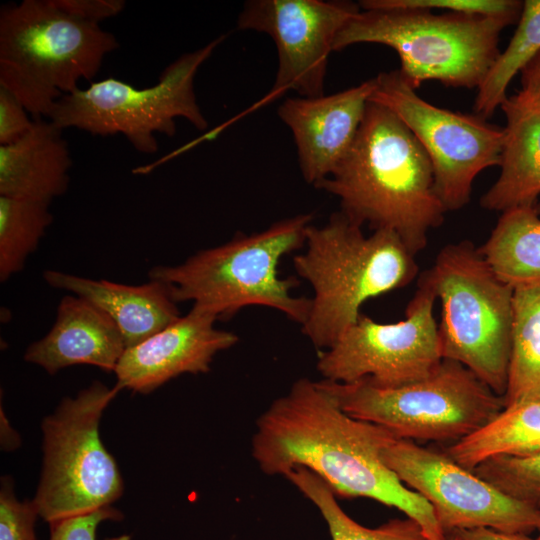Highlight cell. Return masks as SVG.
<instances>
[{
  "label": "cell",
  "mask_w": 540,
  "mask_h": 540,
  "mask_svg": "<svg viewBox=\"0 0 540 540\" xmlns=\"http://www.w3.org/2000/svg\"><path fill=\"white\" fill-rule=\"evenodd\" d=\"M398 439L383 426L354 418L319 381L301 378L258 418L252 456L262 472L285 476L303 466L336 497H365L402 511L430 540H445L431 504L403 484L382 453Z\"/></svg>",
  "instance_id": "obj_1"
},
{
  "label": "cell",
  "mask_w": 540,
  "mask_h": 540,
  "mask_svg": "<svg viewBox=\"0 0 540 540\" xmlns=\"http://www.w3.org/2000/svg\"><path fill=\"white\" fill-rule=\"evenodd\" d=\"M316 188L336 196L360 225L397 234L415 255L447 212L421 144L392 111L370 101L350 150Z\"/></svg>",
  "instance_id": "obj_2"
},
{
  "label": "cell",
  "mask_w": 540,
  "mask_h": 540,
  "mask_svg": "<svg viewBox=\"0 0 540 540\" xmlns=\"http://www.w3.org/2000/svg\"><path fill=\"white\" fill-rule=\"evenodd\" d=\"M413 254L397 234L362 225L342 211L322 226L310 225L295 271L312 287L303 333L319 349L331 347L362 314L371 298L400 289L417 276Z\"/></svg>",
  "instance_id": "obj_3"
},
{
  "label": "cell",
  "mask_w": 540,
  "mask_h": 540,
  "mask_svg": "<svg viewBox=\"0 0 540 540\" xmlns=\"http://www.w3.org/2000/svg\"><path fill=\"white\" fill-rule=\"evenodd\" d=\"M311 222V214H298L260 232L236 235L179 265L153 267L149 278L163 282L176 303L192 301L193 307L218 320L257 305L278 310L302 326L311 300L293 295L298 280L282 278L278 269L283 257L303 248Z\"/></svg>",
  "instance_id": "obj_4"
},
{
  "label": "cell",
  "mask_w": 540,
  "mask_h": 540,
  "mask_svg": "<svg viewBox=\"0 0 540 540\" xmlns=\"http://www.w3.org/2000/svg\"><path fill=\"white\" fill-rule=\"evenodd\" d=\"M337 34L333 51L361 43L382 44L399 56L398 69L413 88L427 80L479 88L498 58L501 31L518 22L493 17L392 6L365 0Z\"/></svg>",
  "instance_id": "obj_5"
},
{
  "label": "cell",
  "mask_w": 540,
  "mask_h": 540,
  "mask_svg": "<svg viewBox=\"0 0 540 540\" xmlns=\"http://www.w3.org/2000/svg\"><path fill=\"white\" fill-rule=\"evenodd\" d=\"M118 47L114 34L51 0L6 4L0 9V86L34 119L49 117L58 100L81 80H92Z\"/></svg>",
  "instance_id": "obj_6"
},
{
  "label": "cell",
  "mask_w": 540,
  "mask_h": 540,
  "mask_svg": "<svg viewBox=\"0 0 540 540\" xmlns=\"http://www.w3.org/2000/svg\"><path fill=\"white\" fill-rule=\"evenodd\" d=\"M425 277L441 304L443 359L456 361L503 397L511 346L514 288L470 241L444 246Z\"/></svg>",
  "instance_id": "obj_7"
},
{
  "label": "cell",
  "mask_w": 540,
  "mask_h": 540,
  "mask_svg": "<svg viewBox=\"0 0 540 540\" xmlns=\"http://www.w3.org/2000/svg\"><path fill=\"white\" fill-rule=\"evenodd\" d=\"M354 418L385 427L400 439L458 441L495 418L503 398L462 364L443 359L428 377L399 387L366 381H319Z\"/></svg>",
  "instance_id": "obj_8"
},
{
  "label": "cell",
  "mask_w": 540,
  "mask_h": 540,
  "mask_svg": "<svg viewBox=\"0 0 540 540\" xmlns=\"http://www.w3.org/2000/svg\"><path fill=\"white\" fill-rule=\"evenodd\" d=\"M220 35L205 46L182 54L160 74L158 82L138 89L109 77L64 95L49 120L58 128H77L92 135H124L139 152L158 151L155 133L172 137L175 120L184 118L205 130L208 122L197 103L194 78L200 66L224 41Z\"/></svg>",
  "instance_id": "obj_9"
},
{
  "label": "cell",
  "mask_w": 540,
  "mask_h": 540,
  "mask_svg": "<svg viewBox=\"0 0 540 540\" xmlns=\"http://www.w3.org/2000/svg\"><path fill=\"white\" fill-rule=\"evenodd\" d=\"M120 390L96 381L43 420V470L32 501L49 524L111 507L122 495L119 469L99 436L102 413Z\"/></svg>",
  "instance_id": "obj_10"
},
{
  "label": "cell",
  "mask_w": 540,
  "mask_h": 540,
  "mask_svg": "<svg viewBox=\"0 0 540 540\" xmlns=\"http://www.w3.org/2000/svg\"><path fill=\"white\" fill-rule=\"evenodd\" d=\"M436 294L422 274L405 318L380 323L361 314L331 347L318 353L317 369L324 380L366 381L394 388L428 377L441 364Z\"/></svg>",
  "instance_id": "obj_11"
},
{
  "label": "cell",
  "mask_w": 540,
  "mask_h": 540,
  "mask_svg": "<svg viewBox=\"0 0 540 540\" xmlns=\"http://www.w3.org/2000/svg\"><path fill=\"white\" fill-rule=\"evenodd\" d=\"M374 79L369 101L392 111L421 144L431 161L435 191L446 211L466 206L476 176L500 165L504 128L478 115L427 102L398 69L380 73Z\"/></svg>",
  "instance_id": "obj_12"
},
{
  "label": "cell",
  "mask_w": 540,
  "mask_h": 540,
  "mask_svg": "<svg viewBox=\"0 0 540 540\" xmlns=\"http://www.w3.org/2000/svg\"><path fill=\"white\" fill-rule=\"evenodd\" d=\"M382 459L431 504L445 534L477 527L529 534L540 526V508L508 496L446 453L398 438Z\"/></svg>",
  "instance_id": "obj_13"
},
{
  "label": "cell",
  "mask_w": 540,
  "mask_h": 540,
  "mask_svg": "<svg viewBox=\"0 0 540 540\" xmlns=\"http://www.w3.org/2000/svg\"><path fill=\"white\" fill-rule=\"evenodd\" d=\"M360 11L349 1L250 0L238 28L268 34L278 68L269 98L294 90L300 97L324 95L328 58L342 27Z\"/></svg>",
  "instance_id": "obj_14"
},
{
  "label": "cell",
  "mask_w": 540,
  "mask_h": 540,
  "mask_svg": "<svg viewBox=\"0 0 540 540\" xmlns=\"http://www.w3.org/2000/svg\"><path fill=\"white\" fill-rule=\"evenodd\" d=\"M217 320L192 306L185 316L127 348L114 371L117 385L147 394L181 374L208 372L214 356L238 342L233 332L215 327Z\"/></svg>",
  "instance_id": "obj_15"
},
{
  "label": "cell",
  "mask_w": 540,
  "mask_h": 540,
  "mask_svg": "<svg viewBox=\"0 0 540 540\" xmlns=\"http://www.w3.org/2000/svg\"><path fill=\"white\" fill-rule=\"evenodd\" d=\"M375 88L372 78L319 97L287 98L277 113L290 129L304 180L317 187L350 150Z\"/></svg>",
  "instance_id": "obj_16"
},
{
  "label": "cell",
  "mask_w": 540,
  "mask_h": 540,
  "mask_svg": "<svg viewBox=\"0 0 540 540\" xmlns=\"http://www.w3.org/2000/svg\"><path fill=\"white\" fill-rule=\"evenodd\" d=\"M126 344L115 322L100 308L79 296H64L51 330L26 350V361L49 374L77 364L115 371Z\"/></svg>",
  "instance_id": "obj_17"
},
{
  "label": "cell",
  "mask_w": 540,
  "mask_h": 540,
  "mask_svg": "<svg viewBox=\"0 0 540 540\" xmlns=\"http://www.w3.org/2000/svg\"><path fill=\"white\" fill-rule=\"evenodd\" d=\"M506 117L500 174L481 206L504 212L538 205L540 196V100L522 91L500 106Z\"/></svg>",
  "instance_id": "obj_18"
},
{
  "label": "cell",
  "mask_w": 540,
  "mask_h": 540,
  "mask_svg": "<svg viewBox=\"0 0 540 540\" xmlns=\"http://www.w3.org/2000/svg\"><path fill=\"white\" fill-rule=\"evenodd\" d=\"M43 276L50 286L70 291L104 311L120 330L126 349L143 342L180 317L168 287L158 280L124 285L55 270H47Z\"/></svg>",
  "instance_id": "obj_19"
},
{
  "label": "cell",
  "mask_w": 540,
  "mask_h": 540,
  "mask_svg": "<svg viewBox=\"0 0 540 540\" xmlns=\"http://www.w3.org/2000/svg\"><path fill=\"white\" fill-rule=\"evenodd\" d=\"M62 131L33 119L20 139L0 145V195L49 205L67 191L72 159Z\"/></svg>",
  "instance_id": "obj_20"
},
{
  "label": "cell",
  "mask_w": 540,
  "mask_h": 540,
  "mask_svg": "<svg viewBox=\"0 0 540 540\" xmlns=\"http://www.w3.org/2000/svg\"><path fill=\"white\" fill-rule=\"evenodd\" d=\"M540 451V400L505 407L489 423L456 441L446 454L467 469L496 456Z\"/></svg>",
  "instance_id": "obj_21"
},
{
  "label": "cell",
  "mask_w": 540,
  "mask_h": 540,
  "mask_svg": "<svg viewBox=\"0 0 540 540\" xmlns=\"http://www.w3.org/2000/svg\"><path fill=\"white\" fill-rule=\"evenodd\" d=\"M480 250L499 278L513 288L540 283L538 205L502 212Z\"/></svg>",
  "instance_id": "obj_22"
},
{
  "label": "cell",
  "mask_w": 540,
  "mask_h": 540,
  "mask_svg": "<svg viewBox=\"0 0 540 540\" xmlns=\"http://www.w3.org/2000/svg\"><path fill=\"white\" fill-rule=\"evenodd\" d=\"M504 408L540 400V283L514 288Z\"/></svg>",
  "instance_id": "obj_23"
},
{
  "label": "cell",
  "mask_w": 540,
  "mask_h": 540,
  "mask_svg": "<svg viewBox=\"0 0 540 540\" xmlns=\"http://www.w3.org/2000/svg\"><path fill=\"white\" fill-rule=\"evenodd\" d=\"M284 477L319 509L331 540H430L409 517L392 519L376 528L357 523L340 507L329 486L303 466L294 467Z\"/></svg>",
  "instance_id": "obj_24"
},
{
  "label": "cell",
  "mask_w": 540,
  "mask_h": 540,
  "mask_svg": "<svg viewBox=\"0 0 540 540\" xmlns=\"http://www.w3.org/2000/svg\"><path fill=\"white\" fill-rule=\"evenodd\" d=\"M540 51V0L523 1L518 26L478 88L474 110L486 119L502 105L512 79Z\"/></svg>",
  "instance_id": "obj_25"
},
{
  "label": "cell",
  "mask_w": 540,
  "mask_h": 540,
  "mask_svg": "<svg viewBox=\"0 0 540 540\" xmlns=\"http://www.w3.org/2000/svg\"><path fill=\"white\" fill-rule=\"evenodd\" d=\"M48 204L0 195V280L21 271L53 222Z\"/></svg>",
  "instance_id": "obj_26"
},
{
  "label": "cell",
  "mask_w": 540,
  "mask_h": 540,
  "mask_svg": "<svg viewBox=\"0 0 540 540\" xmlns=\"http://www.w3.org/2000/svg\"><path fill=\"white\" fill-rule=\"evenodd\" d=\"M472 470L508 496L540 508V451L492 457Z\"/></svg>",
  "instance_id": "obj_27"
},
{
  "label": "cell",
  "mask_w": 540,
  "mask_h": 540,
  "mask_svg": "<svg viewBox=\"0 0 540 540\" xmlns=\"http://www.w3.org/2000/svg\"><path fill=\"white\" fill-rule=\"evenodd\" d=\"M37 516L38 510L33 501H18L11 480L3 479L0 492V540H36Z\"/></svg>",
  "instance_id": "obj_28"
},
{
  "label": "cell",
  "mask_w": 540,
  "mask_h": 540,
  "mask_svg": "<svg viewBox=\"0 0 540 540\" xmlns=\"http://www.w3.org/2000/svg\"><path fill=\"white\" fill-rule=\"evenodd\" d=\"M122 513L107 507L50 524L49 540H96L98 525L106 520H120Z\"/></svg>",
  "instance_id": "obj_29"
},
{
  "label": "cell",
  "mask_w": 540,
  "mask_h": 540,
  "mask_svg": "<svg viewBox=\"0 0 540 540\" xmlns=\"http://www.w3.org/2000/svg\"><path fill=\"white\" fill-rule=\"evenodd\" d=\"M32 124L33 120L23 104L8 89L0 86V145L17 141Z\"/></svg>",
  "instance_id": "obj_30"
},
{
  "label": "cell",
  "mask_w": 540,
  "mask_h": 540,
  "mask_svg": "<svg viewBox=\"0 0 540 540\" xmlns=\"http://www.w3.org/2000/svg\"><path fill=\"white\" fill-rule=\"evenodd\" d=\"M51 3L75 18L96 24L118 15L125 7L124 0H51Z\"/></svg>",
  "instance_id": "obj_31"
},
{
  "label": "cell",
  "mask_w": 540,
  "mask_h": 540,
  "mask_svg": "<svg viewBox=\"0 0 540 540\" xmlns=\"http://www.w3.org/2000/svg\"><path fill=\"white\" fill-rule=\"evenodd\" d=\"M456 532L461 540H538L524 533H508L487 527L463 529Z\"/></svg>",
  "instance_id": "obj_32"
},
{
  "label": "cell",
  "mask_w": 540,
  "mask_h": 540,
  "mask_svg": "<svg viewBox=\"0 0 540 540\" xmlns=\"http://www.w3.org/2000/svg\"><path fill=\"white\" fill-rule=\"evenodd\" d=\"M521 90L525 94L540 100V51L521 70Z\"/></svg>",
  "instance_id": "obj_33"
},
{
  "label": "cell",
  "mask_w": 540,
  "mask_h": 540,
  "mask_svg": "<svg viewBox=\"0 0 540 540\" xmlns=\"http://www.w3.org/2000/svg\"><path fill=\"white\" fill-rule=\"evenodd\" d=\"M445 540H461L456 532H450L446 534Z\"/></svg>",
  "instance_id": "obj_34"
},
{
  "label": "cell",
  "mask_w": 540,
  "mask_h": 540,
  "mask_svg": "<svg viewBox=\"0 0 540 540\" xmlns=\"http://www.w3.org/2000/svg\"><path fill=\"white\" fill-rule=\"evenodd\" d=\"M537 531L539 532V535H538L537 539L540 540V526H539Z\"/></svg>",
  "instance_id": "obj_35"
}]
</instances>
